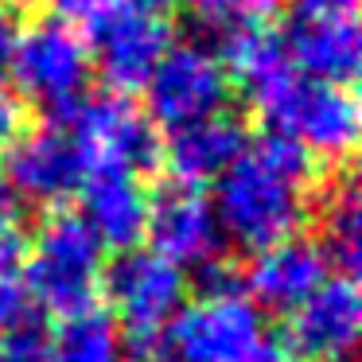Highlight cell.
<instances>
[{
  "mask_svg": "<svg viewBox=\"0 0 362 362\" xmlns=\"http://www.w3.org/2000/svg\"><path fill=\"white\" fill-rule=\"evenodd\" d=\"M320 164L292 136L265 133L214 183V214L226 245L261 253L288 242L312 214V187Z\"/></svg>",
  "mask_w": 362,
  "mask_h": 362,
  "instance_id": "6da1fadb",
  "label": "cell"
},
{
  "mask_svg": "<svg viewBox=\"0 0 362 362\" xmlns=\"http://www.w3.org/2000/svg\"><path fill=\"white\" fill-rule=\"evenodd\" d=\"M90 226L78 218V211H51L40 222L32 238V250H24V288L28 300L43 308L47 315L74 320L82 312H94L102 300L105 257Z\"/></svg>",
  "mask_w": 362,
  "mask_h": 362,
  "instance_id": "7a4b0ae2",
  "label": "cell"
},
{
  "mask_svg": "<svg viewBox=\"0 0 362 362\" xmlns=\"http://www.w3.org/2000/svg\"><path fill=\"white\" fill-rule=\"evenodd\" d=\"M250 105L269 133L292 136L315 164H343L358 144V98L351 86H327L288 74L281 86Z\"/></svg>",
  "mask_w": 362,
  "mask_h": 362,
  "instance_id": "3957f363",
  "label": "cell"
},
{
  "mask_svg": "<svg viewBox=\"0 0 362 362\" xmlns=\"http://www.w3.org/2000/svg\"><path fill=\"white\" fill-rule=\"evenodd\" d=\"M63 133L74 141L86 175L125 172L141 180L156 172L164 156L160 129L121 94H86L63 121Z\"/></svg>",
  "mask_w": 362,
  "mask_h": 362,
  "instance_id": "277c9868",
  "label": "cell"
},
{
  "mask_svg": "<svg viewBox=\"0 0 362 362\" xmlns=\"http://www.w3.org/2000/svg\"><path fill=\"white\" fill-rule=\"evenodd\" d=\"M12 82L24 98L43 105L51 129H63L71 110L86 98L90 82V47L82 35L63 28L59 20H35L12 51Z\"/></svg>",
  "mask_w": 362,
  "mask_h": 362,
  "instance_id": "5b68a950",
  "label": "cell"
},
{
  "mask_svg": "<svg viewBox=\"0 0 362 362\" xmlns=\"http://www.w3.org/2000/svg\"><path fill=\"white\" fill-rule=\"evenodd\" d=\"M273 346L265 315L245 292L199 296L168 323L175 362H261Z\"/></svg>",
  "mask_w": 362,
  "mask_h": 362,
  "instance_id": "8992f818",
  "label": "cell"
},
{
  "mask_svg": "<svg viewBox=\"0 0 362 362\" xmlns=\"http://www.w3.org/2000/svg\"><path fill=\"white\" fill-rule=\"evenodd\" d=\"M230 74L214 51L180 40L164 51L148 86H144V117L156 129H187L230 105Z\"/></svg>",
  "mask_w": 362,
  "mask_h": 362,
  "instance_id": "52a82bcc",
  "label": "cell"
},
{
  "mask_svg": "<svg viewBox=\"0 0 362 362\" xmlns=\"http://www.w3.org/2000/svg\"><path fill=\"white\" fill-rule=\"evenodd\" d=\"M102 296L125 323L121 339H164L168 323L187 304V273L141 245L117 253V261L105 265Z\"/></svg>",
  "mask_w": 362,
  "mask_h": 362,
  "instance_id": "ba28073f",
  "label": "cell"
},
{
  "mask_svg": "<svg viewBox=\"0 0 362 362\" xmlns=\"http://www.w3.org/2000/svg\"><path fill=\"white\" fill-rule=\"evenodd\" d=\"M148 250L172 261L175 269H206L226 257L218 214H214L206 191H191L180 183H168L148 199Z\"/></svg>",
  "mask_w": 362,
  "mask_h": 362,
  "instance_id": "9c48e42d",
  "label": "cell"
},
{
  "mask_svg": "<svg viewBox=\"0 0 362 362\" xmlns=\"http://www.w3.org/2000/svg\"><path fill=\"white\" fill-rule=\"evenodd\" d=\"M4 187L16 203L47 206L59 211L66 199H74L86 183V164H82L74 141L63 129H35L24 133L8 152H4Z\"/></svg>",
  "mask_w": 362,
  "mask_h": 362,
  "instance_id": "30bf717a",
  "label": "cell"
},
{
  "mask_svg": "<svg viewBox=\"0 0 362 362\" xmlns=\"http://www.w3.org/2000/svg\"><path fill=\"white\" fill-rule=\"evenodd\" d=\"M362 335V296L354 276H327L288 315V351L304 362H351Z\"/></svg>",
  "mask_w": 362,
  "mask_h": 362,
  "instance_id": "8fae6325",
  "label": "cell"
},
{
  "mask_svg": "<svg viewBox=\"0 0 362 362\" xmlns=\"http://www.w3.org/2000/svg\"><path fill=\"white\" fill-rule=\"evenodd\" d=\"M94 40V55L90 63H98V74L105 82V94H136L148 86L156 63L164 59V51L172 47V24L156 12H141L133 4L117 12L110 24L102 28Z\"/></svg>",
  "mask_w": 362,
  "mask_h": 362,
  "instance_id": "7c38bea8",
  "label": "cell"
},
{
  "mask_svg": "<svg viewBox=\"0 0 362 362\" xmlns=\"http://www.w3.org/2000/svg\"><path fill=\"white\" fill-rule=\"evenodd\" d=\"M245 152H250V129H245V121L238 113L222 110L206 121H195L187 129L168 133L160 164L168 168L172 183L203 191V187H214Z\"/></svg>",
  "mask_w": 362,
  "mask_h": 362,
  "instance_id": "4fadbf2b",
  "label": "cell"
},
{
  "mask_svg": "<svg viewBox=\"0 0 362 362\" xmlns=\"http://www.w3.org/2000/svg\"><path fill=\"white\" fill-rule=\"evenodd\" d=\"M331 276L327 257L312 238H288L269 250L253 253L250 269L242 273V292L257 304V312L292 315L323 281Z\"/></svg>",
  "mask_w": 362,
  "mask_h": 362,
  "instance_id": "5bb4252c",
  "label": "cell"
},
{
  "mask_svg": "<svg viewBox=\"0 0 362 362\" xmlns=\"http://www.w3.org/2000/svg\"><path fill=\"white\" fill-rule=\"evenodd\" d=\"M82 211L78 218L90 226L102 250L129 253L141 250L144 230H148V191L136 175L125 172H94L86 175L78 191Z\"/></svg>",
  "mask_w": 362,
  "mask_h": 362,
  "instance_id": "9a60e30c",
  "label": "cell"
},
{
  "mask_svg": "<svg viewBox=\"0 0 362 362\" xmlns=\"http://www.w3.org/2000/svg\"><path fill=\"white\" fill-rule=\"evenodd\" d=\"M288 63L300 78L327 82V86H351L358 74L362 40L354 20H300L292 16L288 32L281 35Z\"/></svg>",
  "mask_w": 362,
  "mask_h": 362,
  "instance_id": "2e32d148",
  "label": "cell"
},
{
  "mask_svg": "<svg viewBox=\"0 0 362 362\" xmlns=\"http://www.w3.org/2000/svg\"><path fill=\"white\" fill-rule=\"evenodd\" d=\"M276 12L281 0H183L187 40L214 55H222L250 28H269Z\"/></svg>",
  "mask_w": 362,
  "mask_h": 362,
  "instance_id": "e0dca14e",
  "label": "cell"
},
{
  "mask_svg": "<svg viewBox=\"0 0 362 362\" xmlns=\"http://www.w3.org/2000/svg\"><path fill=\"white\" fill-rule=\"evenodd\" d=\"M320 253L327 265L339 269V276H354L362 261V199L358 183L351 172H343L331 191L323 195V214H320Z\"/></svg>",
  "mask_w": 362,
  "mask_h": 362,
  "instance_id": "ac0fdd59",
  "label": "cell"
},
{
  "mask_svg": "<svg viewBox=\"0 0 362 362\" xmlns=\"http://www.w3.org/2000/svg\"><path fill=\"white\" fill-rule=\"evenodd\" d=\"M55 362H125L121 327L110 312L94 308L74 320H63V327L51 335Z\"/></svg>",
  "mask_w": 362,
  "mask_h": 362,
  "instance_id": "d6986e66",
  "label": "cell"
},
{
  "mask_svg": "<svg viewBox=\"0 0 362 362\" xmlns=\"http://www.w3.org/2000/svg\"><path fill=\"white\" fill-rule=\"evenodd\" d=\"M125 4L129 0H51V12H55L51 20H59V24L71 28L74 35L90 40V35L102 32Z\"/></svg>",
  "mask_w": 362,
  "mask_h": 362,
  "instance_id": "ffe728a7",
  "label": "cell"
},
{
  "mask_svg": "<svg viewBox=\"0 0 362 362\" xmlns=\"http://www.w3.org/2000/svg\"><path fill=\"white\" fill-rule=\"evenodd\" d=\"M0 362H55L47 323L28 315L24 323L4 331V335H0Z\"/></svg>",
  "mask_w": 362,
  "mask_h": 362,
  "instance_id": "44dd1931",
  "label": "cell"
},
{
  "mask_svg": "<svg viewBox=\"0 0 362 362\" xmlns=\"http://www.w3.org/2000/svg\"><path fill=\"white\" fill-rule=\"evenodd\" d=\"M28 133V105L8 82L0 78V152H8Z\"/></svg>",
  "mask_w": 362,
  "mask_h": 362,
  "instance_id": "7402d4cb",
  "label": "cell"
},
{
  "mask_svg": "<svg viewBox=\"0 0 362 362\" xmlns=\"http://www.w3.org/2000/svg\"><path fill=\"white\" fill-rule=\"evenodd\" d=\"M28 315H32V300H28L24 276L20 273L0 276V335L12 331L16 323H24Z\"/></svg>",
  "mask_w": 362,
  "mask_h": 362,
  "instance_id": "603a6c76",
  "label": "cell"
},
{
  "mask_svg": "<svg viewBox=\"0 0 362 362\" xmlns=\"http://www.w3.org/2000/svg\"><path fill=\"white\" fill-rule=\"evenodd\" d=\"M300 20H354L358 0H288Z\"/></svg>",
  "mask_w": 362,
  "mask_h": 362,
  "instance_id": "cb8c5ba5",
  "label": "cell"
},
{
  "mask_svg": "<svg viewBox=\"0 0 362 362\" xmlns=\"http://www.w3.org/2000/svg\"><path fill=\"white\" fill-rule=\"evenodd\" d=\"M20 32H24V28H20V16L0 4V71L12 63V51H16V43H20Z\"/></svg>",
  "mask_w": 362,
  "mask_h": 362,
  "instance_id": "d4e9b609",
  "label": "cell"
},
{
  "mask_svg": "<svg viewBox=\"0 0 362 362\" xmlns=\"http://www.w3.org/2000/svg\"><path fill=\"white\" fill-rule=\"evenodd\" d=\"M20 211H16V199H12V191L4 187V180H0V234H8V230L20 226Z\"/></svg>",
  "mask_w": 362,
  "mask_h": 362,
  "instance_id": "484cf974",
  "label": "cell"
},
{
  "mask_svg": "<svg viewBox=\"0 0 362 362\" xmlns=\"http://www.w3.org/2000/svg\"><path fill=\"white\" fill-rule=\"evenodd\" d=\"M261 362H304V358H296V354H292L284 343H273V346H269V354H265Z\"/></svg>",
  "mask_w": 362,
  "mask_h": 362,
  "instance_id": "4316f807",
  "label": "cell"
},
{
  "mask_svg": "<svg viewBox=\"0 0 362 362\" xmlns=\"http://www.w3.org/2000/svg\"><path fill=\"white\" fill-rule=\"evenodd\" d=\"M129 4H133V8H141V12H164V8H172L175 0H129Z\"/></svg>",
  "mask_w": 362,
  "mask_h": 362,
  "instance_id": "83f0119b",
  "label": "cell"
},
{
  "mask_svg": "<svg viewBox=\"0 0 362 362\" xmlns=\"http://www.w3.org/2000/svg\"><path fill=\"white\" fill-rule=\"evenodd\" d=\"M35 4H43V0H8L4 8H12V12H16V8H35Z\"/></svg>",
  "mask_w": 362,
  "mask_h": 362,
  "instance_id": "f1b7e54d",
  "label": "cell"
}]
</instances>
